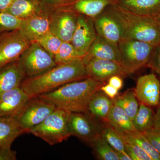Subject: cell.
<instances>
[{"instance_id": "3", "label": "cell", "mask_w": 160, "mask_h": 160, "mask_svg": "<svg viewBox=\"0 0 160 160\" xmlns=\"http://www.w3.org/2000/svg\"><path fill=\"white\" fill-rule=\"evenodd\" d=\"M108 8L122 28L123 39L138 40L154 46L160 42V26L155 18L132 13L118 3Z\"/></svg>"}, {"instance_id": "26", "label": "cell", "mask_w": 160, "mask_h": 160, "mask_svg": "<svg viewBox=\"0 0 160 160\" xmlns=\"http://www.w3.org/2000/svg\"><path fill=\"white\" fill-rule=\"evenodd\" d=\"M119 133L125 142L136 144L144 149L150 156L152 160H160V154L143 132L134 130L125 133Z\"/></svg>"}, {"instance_id": "5", "label": "cell", "mask_w": 160, "mask_h": 160, "mask_svg": "<svg viewBox=\"0 0 160 160\" xmlns=\"http://www.w3.org/2000/svg\"><path fill=\"white\" fill-rule=\"evenodd\" d=\"M119 63L126 75L147 66L154 46L133 39H122L118 43Z\"/></svg>"}, {"instance_id": "35", "label": "cell", "mask_w": 160, "mask_h": 160, "mask_svg": "<svg viewBox=\"0 0 160 160\" xmlns=\"http://www.w3.org/2000/svg\"><path fill=\"white\" fill-rule=\"evenodd\" d=\"M143 133L155 149L160 154V130L153 128Z\"/></svg>"}, {"instance_id": "45", "label": "cell", "mask_w": 160, "mask_h": 160, "mask_svg": "<svg viewBox=\"0 0 160 160\" xmlns=\"http://www.w3.org/2000/svg\"></svg>"}, {"instance_id": "21", "label": "cell", "mask_w": 160, "mask_h": 160, "mask_svg": "<svg viewBox=\"0 0 160 160\" xmlns=\"http://www.w3.org/2000/svg\"><path fill=\"white\" fill-rule=\"evenodd\" d=\"M113 105V99L100 89L92 98L88 105L87 112L92 117L100 119L106 122Z\"/></svg>"}, {"instance_id": "6", "label": "cell", "mask_w": 160, "mask_h": 160, "mask_svg": "<svg viewBox=\"0 0 160 160\" xmlns=\"http://www.w3.org/2000/svg\"><path fill=\"white\" fill-rule=\"evenodd\" d=\"M26 78L43 73L56 66L54 59L38 42H32L18 59Z\"/></svg>"}, {"instance_id": "33", "label": "cell", "mask_w": 160, "mask_h": 160, "mask_svg": "<svg viewBox=\"0 0 160 160\" xmlns=\"http://www.w3.org/2000/svg\"><path fill=\"white\" fill-rule=\"evenodd\" d=\"M126 149L132 160H152L144 149L136 144L126 142Z\"/></svg>"}, {"instance_id": "25", "label": "cell", "mask_w": 160, "mask_h": 160, "mask_svg": "<svg viewBox=\"0 0 160 160\" xmlns=\"http://www.w3.org/2000/svg\"><path fill=\"white\" fill-rule=\"evenodd\" d=\"M155 113L150 107L139 102V106L132 120L135 130L144 132L154 128Z\"/></svg>"}, {"instance_id": "1", "label": "cell", "mask_w": 160, "mask_h": 160, "mask_svg": "<svg viewBox=\"0 0 160 160\" xmlns=\"http://www.w3.org/2000/svg\"><path fill=\"white\" fill-rule=\"evenodd\" d=\"M89 78L82 59L56 65L42 74L26 78L21 88L30 98L48 93L69 82Z\"/></svg>"}, {"instance_id": "19", "label": "cell", "mask_w": 160, "mask_h": 160, "mask_svg": "<svg viewBox=\"0 0 160 160\" xmlns=\"http://www.w3.org/2000/svg\"><path fill=\"white\" fill-rule=\"evenodd\" d=\"M25 78L18 60L4 66L0 69V95L11 89L20 88Z\"/></svg>"}, {"instance_id": "8", "label": "cell", "mask_w": 160, "mask_h": 160, "mask_svg": "<svg viewBox=\"0 0 160 160\" xmlns=\"http://www.w3.org/2000/svg\"><path fill=\"white\" fill-rule=\"evenodd\" d=\"M31 43L19 29L0 35V69L18 60Z\"/></svg>"}, {"instance_id": "30", "label": "cell", "mask_w": 160, "mask_h": 160, "mask_svg": "<svg viewBox=\"0 0 160 160\" xmlns=\"http://www.w3.org/2000/svg\"><path fill=\"white\" fill-rule=\"evenodd\" d=\"M78 59H82V58L70 42H63L54 58L57 65L67 64Z\"/></svg>"}, {"instance_id": "34", "label": "cell", "mask_w": 160, "mask_h": 160, "mask_svg": "<svg viewBox=\"0 0 160 160\" xmlns=\"http://www.w3.org/2000/svg\"><path fill=\"white\" fill-rule=\"evenodd\" d=\"M147 66L160 76V42L154 46Z\"/></svg>"}, {"instance_id": "9", "label": "cell", "mask_w": 160, "mask_h": 160, "mask_svg": "<svg viewBox=\"0 0 160 160\" xmlns=\"http://www.w3.org/2000/svg\"><path fill=\"white\" fill-rule=\"evenodd\" d=\"M78 15L66 9H50V32L62 42H71L76 27Z\"/></svg>"}, {"instance_id": "27", "label": "cell", "mask_w": 160, "mask_h": 160, "mask_svg": "<svg viewBox=\"0 0 160 160\" xmlns=\"http://www.w3.org/2000/svg\"><path fill=\"white\" fill-rule=\"evenodd\" d=\"M113 101V103L121 107L132 121L139 106L134 90L129 89L122 94L118 95Z\"/></svg>"}, {"instance_id": "37", "label": "cell", "mask_w": 160, "mask_h": 160, "mask_svg": "<svg viewBox=\"0 0 160 160\" xmlns=\"http://www.w3.org/2000/svg\"><path fill=\"white\" fill-rule=\"evenodd\" d=\"M11 145L0 147V160H17V152L12 150Z\"/></svg>"}, {"instance_id": "36", "label": "cell", "mask_w": 160, "mask_h": 160, "mask_svg": "<svg viewBox=\"0 0 160 160\" xmlns=\"http://www.w3.org/2000/svg\"><path fill=\"white\" fill-rule=\"evenodd\" d=\"M72 0H38L45 8L54 9L62 8L69 4Z\"/></svg>"}, {"instance_id": "40", "label": "cell", "mask_w": 160, "mask_h": 160, "mask_svg": "<svg viewBox=\"0 0 160 160\" xmlns=\"http://www.w3.org/2000/svg\"><path fill=\"white\" fill-rule=\"evenodd\" d=\"M14 0H0V11H6Z\"/></svg>"}, {"instance_id": "32", "label": "cell", "mask_w": 160, "mask_h": 160, "mask_svg": "<svg viewBox=\"0 0 160 160\" xmlns=\"http://www.w3.org/2000/svg\"><path fill=\"white\" fill-rule=\"evenodd\" d=\"M37 42L54 59L63 42L50 32L39 39Z\"/></svg>"}, {"instance_id": "31", "label": "cell", "mask_w": 160, "mask_h": 160, "mask_svg": "<svg viewBox=\"0 0 160 160\" xmlns=\"http://www.w3.org/2000/svg\"><path fill=\"white\" fill-rule=\"evenodd\" d=\"M23 20L7 11H0V35L19 29Z\"/></svg>"}, {"instance_id": "17", "label": "cell", "mask_w": 160, "mask_h": 160, "mask_svg": "<svg viewBox=\"0 0 160 160\" xmlns=\"http://www.w3.org/2000/svg\"><path fill=\"white\" fill-rule=\"evenodd\" d=\"M102 59L120 62L118 44L110 42L97 34L82 60L84 63L92 59Z\"/></svg>"}, {"instance_id": "13", "label": "cell", "mask_w": 160, "mask_h": 160, "mask_svg": "<svg viewBox=\"0 0 160 160\" xmlns=\"http://www.w3.org/2000/svg\"><path fill=\"white\" fill-rule=\"evenodd\" d=\"M85 63L89 78L106 82L113 76L125 77L126 75L119 62L102 59H92Z\"/></svg>"}, {"instance_id": "18", "label": "cell", "mask_w": 160, "mask_h": 160, "mask_svg": "<svg viewBox=\"0 0 160 160\" xmlns=\"http://www.w3.org/2000/svg\"><path fill=\"white\" fill-rule=\"evenodd\" d=\"M118 0H72L62 8L77 14L94 18L108 6L118 2Z\"/></svg>"}, {"instance_id": "16", "label": "cell", "mask_w": 160, "mask_h": 160, "mask_svg": "<svg viewBox=\"0 0 160 160\" xmlns=\"http://www.w3.org/2000/svg\"><path fill=\"white\" fill-rule=\"evenodd\" d=\"M30 98L21 87L4 92L0 95V116L14 118Z\"/></svg>"}, {"instance_id": "7", "label": "cell", "mask_w": 160, "mask_h": 160, "mask_svg": "<svg viewBox=\"0 0 160 160\" xmlns=\"http://www.w3.org/2000/svg\"><path fill=\"white\" fill-rule=\"evenodd\" d=\"M57 107L42 98H30L14 118L18 125L25 133L42 122Z\"/></svg>"}, {"instance_id": "11", "label": "cell", "mask_w": 160, "mask_h": 160, "mask_svg": "<svg viewBox=\"0 0 160 160\" xmlns=\"http://www.w3.org/2000/svg\"><path fill=\"white\" fill-rule=\"evenodd\" d=\"M96 36L93 19L83 15H78L76 27L70 42L82 58Z\"/></svg>"}, {"instance_id": "23", "label": "cell", "mask_w": 160, "mask_h": 160, "mask_svg": "<svg viewBox=\"0 0 160 160\" xmlns=\"http://www.w3.org/2000/svg\"><path fill=\"white\" fill-rule=\"evenodd\" d=\"M106 122L120 133L134 131L132 120L120 106L113 103Z\"/></svg>"}, {"instance_id": "4", "label": "cell", "mask_w": 160, "mask_h": 160, "mask_svg": "<svg viewBox=\"0 0 160 160\" xmlns=\"http://www.w3.org/2000/svg\"><path fill=\"white\" fill-rule=\"evenodd\" d=\"M70 112L58 108L29 133L42 139L50 146L62 142L71 136Z\"/></svg>"}, {"instance_id": "20", "label": "cell", "mask_w": 160, "mask_h": 160, "mask_svg": "<svg viewBox=\"0 0 160 160\" xmlns=\"http://www.w3.org/2000/svg\"><path fill=\"white\" fill-rule=\"evenodd\" d=\"M118 4L130 12L156 18L160 14V0H119Z\"/></svg>"}, {"instance_id": "10", "label": "cell", "mask_w": 160, "mask_h": 160, "mask_svg": "<svg viewBox=\"0 0 160 160\" xmlns=\"http://www.w3.org/2000/svg\"><path fill=\"white\" fill-rule=\"evenodd\" d=\"M94 118L87 112H70L69 126L71 136L90 144L101 134L102 129Z\"/></svg>"}, {"instance_id": "24", "label": "cell", "mask_w": 160, "mask_h": 160, "mask_svg": "<svg viewBox=\"0 0 160 160\" xmlns=\"http://www.w3.org/2000/svg\"><path fill=\"white\" fill-rule=\"evenodd\" d=\"M25 133L14 118L0 116V147L12 145L17 138Z\"/></svg>"}, {"instance_id": "14", "label": "cell", "mask_w": 160, "mask_h": 160, "mask_svg": "<svg viewBox=\"0 0 160 160\" xmlns=\"http://www.w3.org/2000/svg\"><path fill=\"white\" fill-rule=\"evenodd\" d=\"M50 9H45L31 17L23 20L20 31L30 42H37L50 32Z\"/></svg>"}, {"instance_id": "38", "label": "cell", "mask_w": 160, "mask_h": 160, "mask_svg": "<svg viewBox=\"0 0 160 160\" xmlns=\"http://www.w3.org/2000/svg\"><path fill=\"white\" fill-rule=\"evenodd\" d=\"M101 90L112 99L118 95L119 91L118 89L111 86L109 83L106 85L105 84L102 86L101 88Z\"/></svg>"}, {"instance_id": "41", "label": "cell", "mask_w": 160, "mask_h": 160, "mask_svg": "<svg viewBox=\"0 0 160 160\" xmlns=\"http://www.w3.org/2000/svg\"><path fill=\"white\" fill-rule=\"evenodd\" d=\"M154 128L160 130V106L158 107L156 112L155 113Z\"/></svg>"}, {"instance_id": "28", "label": "cell", "mask_w": 160, "mask_h": 160, "mask_svg": "<svg viewBox=\"0 0 160 160\" xmlns=\"http://www.w3.org/2000/svg\"><path fill=\"white\" fill-rule=\"evenodd\" d=\"M90 144L100 159L119 160L117 151L102 137L101 134Z\"/></svg>"}, {"instance_id": "29", "label": "cell", "mask_w": 160, "mask_h": 160, "mask_svg": "<svg viewBox=\"0 0 160 160\" xmlns=\"http://www.w3.org/2000/svg\"><path fill=\"white\" fill-rule=\"evenodd\" d=\"M101 135L117 152H126V142L118 132L109 124L102 127Z\"/></svg>"}, {"instance_id": "44", "label": "cell", "mask_w": 160, "mask_h": 160, "mask_svg": "<svg viewBox=\"0 0 160 160\" xmlns=\"http://www.w3.org/2000/svg\"><path fill=\"white\" fill-rule=\"evenodd\" d=\"M37 1H38V0H37Z\"/></svg>"}, {"instance_id": "43", "label": "cell", "mask_w": 160, "mask_h": 160, "mask_svg": "<svg viewBox=\"0 0 160 160\" xmlns=\"http://www.w3.org/2000/svg\"><path fill=\"white\" fill-rule=\"evenodd\" d=\"M155 18L157 20L160 26V14L157 17H156Z\"/></svg>"}, {"instance_id": "12", "label": "cell", "mask_w": 160, "mask_h": 160, "mask_svg": "<svg viewBox=\"0 0 160 160\" xmlns=\"http://www.w3.org/2000/svg\"><path fill=\"white\" fill-rule=\"evenodd\" d=\"M134 91L139 102L149 107L160 106V82L153 73L139 78Z\"/></svg>"}, {"instance_id": "15", "label": "cell", "mask_w": 160, "mask_h": 160, "mask_svg": "<svg viewBox=\"0 0 160 160\" xmlns=\"http://www.w3.org/2000/svg\"><path fill=\"white\" fill-rule=\"evenodd\" d=\"M97 34L110 42L118 43L123 39L122 28L108 7L93 18Z\"/></svg>"}, {"instance_id": "39", "label": "cell", "mask_w": 160, "mask_h": 160, "mask_svg": "<svg viewBox=\"0 0 160 160\" xmlns=\"http://www.w3.org/2000/svg\"><path fill=\"white\" fill-rule=\"evenodd\" d=\"M108 83L118 90L123 86V81L122 77L118 76H113L108 80Z\"/></svg>"}, {"instance_id": "22", "label": "cell", "mask_w": 160, "mask_h": 160, "mask_svg": "<svg viewBox=\"0 0 160 160\" xmlns=\"http://www.w3.org/2000/svg\"><path fill=\"white\" fill-rule=\"evenodd\" d=\"M45 8L37 0H14L6 11L23 20L37 14Z\"/></svg>"}, {"instance_id": "46", "label": "cell", "mask_w": 160, "mask_h": 160, "mask_svg": "<svg viewBox=\"0 0 160 160\" xmlns=\"http://www.w3.org/2000/svg\"><path fill=\"white\" fill-rule=\"evenodd\" d=\"M118 1H119V0H118Z\"/></svg>"}, {"instance_id": "42", "label": "cell", "mask_w": 160, "mask_h": 160, "mask_svg": "<svg viewBox=\"0 0 160 160\" xmlns=\"http://www.w3.org/2000/svg\"><path fill=\"white\" fill-rule=\"evenodd\" d=\"M119 160H132L127 152H117Z\"/></svg>"}, {"instance_id": "2", "label": "cell", "mask_w": 160, "mask_h": 160, "mask_svg": "<svg viewBox=\"0 0 160 160\" xmlns=\"http://www.w3.org/2000/svg\"><path fill=\"white\" fill-rule=\"evenodd\" d=\"M105 82L88 78L63 85L58 89L38 96L58 108L72 112H87L92 98Z\"/></svg>"}]
</instances>
